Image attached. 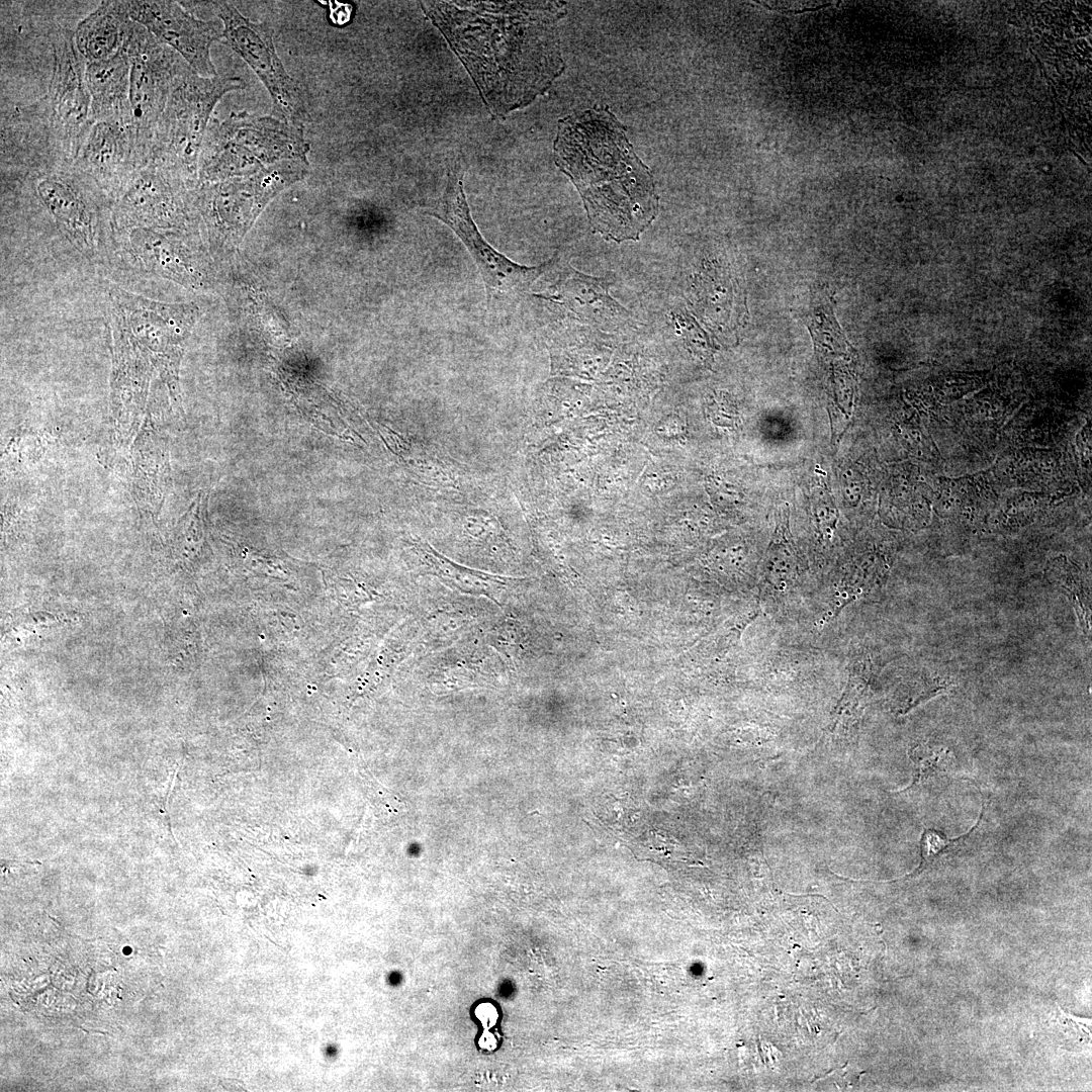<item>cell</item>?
<instances>
[{
  "label": "cell",
  "mask_w": 1092,
  "mask_h": 1092,
  "mask_svg": "<svg viewBox=\"0 0 1092 1092\" xmlns=\"http://www.w3.org/2000/svg\"><path fill=\"white\" fill-rule=\"evenodd\" d=\"M762 4H763V6H764L765 8H767L768 10H781V11H783V10H784V11H786L787 13H794V14L802 13V12H805V11H816V10H819V9H821V8H824V7H827V6H830V5H831L830 3H828V4H824V5H821V6L815 7V8H806V9H803V10H787V9H784V8H774V7H770V6H767V5H765L764 3H762Z\"/></svg>",
  "instance_id": "obj_23"
},
{
  "label": "cell",
  "mask_w": 1092,
  "mask_h": 1092,
  "mask_svg": "<svg viewBox=\"0 0 1092 1092\" xmlns=\"http://www.w3.org/2000/svg\"><path fill=\"white\" fill-rule=\"evenodd\" d=\"M85 79L94 122L132 119L130 62L126 48L106 61L87 62Z\"/></svg>",
  "instance_id": "obj_16"
},
{
  "label": "cell",
  "mask_w": 1092,
  "mask_h": 1092,
  "mask_svg": "<svg viewBox=\"0 0 1092 1092\" xmlns=\"http://www.w3.org/2000/svg\"><path fill=\"white\" fill-rule=\"evenodd\" d=\"M1029 51H1030V53H1031V54H1032V55L1034 56V58H1035V60H1036V64H1037V66L1039 67V71H1040V74H1041L1042 76H1044V78H1046V73H1044V68H1043V66H1042V64H1041V61H1040V59H1039V58L1037 57V55H1036V54H1035V53H1034V52H1033V51H1032L1031 49H1029Z\"/></svg>",
  "instance_id": "obj_24"
},
{
  "label": "cell",
  "mask_w": 1092,
  "mask_h": 1092,
  "mask_svg": "<svg viewBox=\"0 0 1092 1092\" xmlns=\"http://www.w3.org/2000/svg\"><path fill=\"white\" fill-rule=\"evenodd\" d=\"M303 127L246 111L213 118L198 163V184L254 175L282 161L307 158Z\"/></svg>",
  "instance_id": "obj_3"
},
{
  "label": "cell",
  "mask_w": 1092,
  "mask_h": 1092,
  "mask_svg": "<svg viewBox=\"0 0 1092 1092\" xmlns=\"http://www.w3.org/2000/svg\"><path fill=\"white\" fill-rule=\"evenodd\" d=\"M238 77H203L190 67L175 83L157 123L149 162H155L198 185V163L211 114L229 92L245 88Z\"/></svg>",
  "instance_id": "obj_4"
},
{
  "label": "cell",
  "mask_w": 1092,
  "mask_h": 1092,
  "mask_svg": "<svg viewBox=\"0 0 1092 1092\" xmlns=\"http://www.w3.org/2000/svg\"><path fill=\"white\" fill-rule=\"evenodd\" d=\"M74 165L113 203L147 166L139 151L132 119L95 121Z\"/></svg>",
  "instance_id": "obj_13"
},
{
  "label": "cell",
  "mask_w": 1092,
  "mask_h": 1092,
  "mask_svg": "<svg viewBox=\"0 0 1092 1092\" xmlns=\"http://www.w3.org/2000/svg\"><path fill=\"white\" fill-rule=\"evenodd\" d=\"M112 297L118 316L149 353L176 398L181 343L192 311L183 305L162 303L121 289H116Z\"/></svg>",
  "instance_id": "obj_11"
},
{
  "label": "cell",
  "mask_w": 1092,
  "mask_h": 1092,
  "mask_svg": "<svg viewBox=\"0 0 1092 1092\" xmlns=\"http://www.w3.org/2000/svg\"><path fill=\"white\" fill-rule=\"evenodd\" d=\"M178 230L132 229L120 232L135 257L152 272L181 283L194 282L196 277L183 257Z\"/></svg>",
  "instance_id": "obj_18"
},
{
  "label": "cell",
  "mask_w": 1092,
  "mask_h": 1092,
  "mask_svg": "<svg viewBox=\"0 0 1092 1092\" xmlns=\"http://www.w3.org/2000/svg\"><path fill=\"white\" fill-rule=\"evenodd\" d=\"M611 283L607 277L588 276L567 265L549 298L583 321L603 328H615L629 317V311L610 295Z\"/></svg>",
  "instance_id": "obj_15"
},
{
  "label": "cell",
  "mask_w": 1092,
  "mask_h": 1092,
  "mask_svg": "<svg viewBox=\"0 0 1092 1092\" xmlns=\"http://www.w3.org/2000/svg\"><path fill=\"white\" fill-rule=\"evenodd\" d=\"M132 24L124 1H103L77 24L75 44L86 62L106 61L125 48Z\"/></svg>",
  "instance_id": "obj_17"
},
{
  "label": "cell",
  "mask_w": 1092,
  "mask_h": 1092,
  "mask_svg": "<svg viewBox=\"0 0 1092 1092\" xmlns=\"http://www.w3.org/2000/svg\"><path fill=\"white\" fill-rule=\"evenodd\" d=\"M498 117L543 94L563 72L556 1H423Z\"/></svg>",
  "instance_id": "obj_1"
},
{
  "label": "cell",
  "mask_w": 1092,
  "mask_h": 1092,
  "mask_svg": "<svg viewBox=\"0 0 1092 1092\" xmlns=\"http://www.w3.org/2000/svg\"><path fill=\"white\" fill-rule=\"evenodd\" d=\"M125 48L130 62L133 127L141 157L148 165L157 123L175 83L189 66L134 21Z\"/></svg>",
  "instance_id": "obj_6"
},
{
  "label": "cell",
  "mask_w": 1092,
  "mask_h": 1092,
  "mask_svg": "<svg viewBox=\"0 0 1092 1092\" xmlns=\"http://www.w3.org/2000/svg\"><path fill=\"white\" fill-rule=\"evenodd\" d=\"M426 214L447 224L463 243L483 280L487 306L493 301L518 295L551 267L554 258L535 267L520 265L496 251L482 237L474 222L463 187V173L451 168L445 190L422 206Z\"/></svg>",
  "instance_id": "obj_5"
},
{
  "label": "cell",
  "mask_w": 1092,
  "mask_h": 1092,
  "mask_svg": "<svg viewBox=\"0 0 1092 1092\" xmlns=\"http://www.w3.org/2000/svg\"><path fill=\"white\" fill-rule=\"evenodd\" d=\"M692 295L695 310L716 334H735L743 324L745 297L725 269L713 265L704 268L695 278Z\"/></svg>",
  "instance_id": "obj_14"
},
{
  "label": "cell",
  "mask_w": 1092,
  "mask_h": 1092,
  "mask_svg": "<svg viewBox=\"0 0 1092 1092\" xmlns=\"http://www.w3.org/2000/svg\"><path fill=\"white\" fill-rule=\"evenodd\" d=\"M1073 154H1074V155H1075V156H1076V157H1077V158H1078V159H1079V160H1080V161H1081V162H1082L1083 164H1085V165H1086V162H1085V161H1084V160L1082 159V157H1081V156L1077 155V153H1075V152H1073Z\"/></svg>",
  "instance_id": "obj_25"
},
{
  "label": "cell",
  "mask_w": 1092,
  "mask_h": 1092,
  "mask_svg": "<svg viewBox=\"0 0 1092 1092\" xmlns=\"http://www.w3.org/2000/svg\"><path fill=\"white\" fill-rule=\"evenodd\" d=\"M52 75L41 98L51 135L73 162L94 123L85 79L86 61L79 53L74 31L54 28L51 36Z\"/></svg>",
  "instance_id": "obj_7"
},
{
  "label": "cell",
  "mask_w": 1092,
  "mask_h": 1092,
  "mask_svg": "<svg viewBox=\"0 0 1092 1092\" xmlns=\"http://www.w3.org/2000/svg\"><path fill=\"white\" fill-rule=\"evenodd\" d=\"M1052 1027L1055 1035L1065 1046L1074 1049L1090 1043V1020L1075 1018L1059 1008V1013H1056L1052 1019Z\"/></svg>",
  "instance_id": "obj_20"
},
{
  "label": "cell",
  "mask_w": 1092,
  "mask_h": 1092,
  "mask_svg": "<svg viewBox=\"0 0 1092 1092\" xmlns=\"http://www.w3.org/2000/svg\"><path fill=\"white\" fill-rule=\"evenodd\" d=\"M193 189L169 169L149 162L111 205L114 232L180 230L196 213Z\"/></svg>",
  "instance_id": "obj_10"
},
{
  "label": "cell",
  "mask_w": 1092,
  "mask_h": 1092,
  "mask_svg": "<svg viewBox=\"0 0 1092 1092\" xmlns=\"http://www.w3.org/2000/svg\"><path fill=\"white\" fill-rule=\"evenodd\" d=\"M417 548L418 554L423 556L425 563L429 565L438 576L451 582L453 585L458 586L463 592L493 598L496 590L502 588V585L509 579L504 576L491 575L457 565L440 555L427 544L420 542L418 543Z\"/></svg>",
  "instance_id": "obj_19"
},
{
  "label": "cell",
  "mask_w": 1092,
  "mask_h": 1092,
  "mask_svg": "<svg viewBox=\"0 0 1092 1092\" xmlns=\"http://www.w3.org/2000/svg\"><path fill=\"white\" fill-rule=\"evenodd\" d=\"M672 317L676 330L692 348L699 352L708 351L707 336L691 315L679 311L672 313Z\"/></svg>",
  "instance_id": "obj_21"
},
{
  "label": "cell",
  "mask_w": 1092,
  "mask_h": 1092,
  "mask_svg": "<svg viewBox=\"0 0 1092 1092\" xmlns=\"http://www.w3.org/2000/svg\"><path fill=\"white\" fill-rule=\"evenodd\" d=\"M222 22L223 43L237 53L267 89L274 116L302 125L306 109L302 93L278 58L273 31L267 23L246 18L228 1L211 2Z\"/></svg>",
  "instance_id": "obj_9"
},
{
  "label": "cell",
  "mask_w": 1092,
  "mask_h": 1092,
  "mask_svg": "<svg viewBox=\"0 0 1092 1092\" xmlns=\"http://www.w3.org/2000/svg\"><path fill=\"white\" fill-rule=\"evenodd\" d=\"M307 158L282 161L249 178L201 183L193 190L195 210L212 234L247 226L266 202L307 172Z\"/></svg>",
  "instance_id": "obj_8"
},
{
  "label": "cell",
  "mask_w": 1092,
  "mask_h": 1092,
  "mask_svg": "<svg viewBox=\"0 0 1092 1092\" xmlns=\"http://www.w3.org/2000/svg\"><path fill=\"white\" fill-rule=\"evenodd\" d=\"M952 840L935 830L928 829L921 839V854L925 861L931 860L935 855L951 844Z\"/></svg>",
  "instance_id": "obj_22"
},
{
  "label": "cell",
  "mask_w": 1092,
  "mask_h": 1092,
  "mask_svg": "<svg viewBox=\"0 0 1092 1092\" xmlns=\"http://www.w3.org/2000/svg\"><path fill=\"white\" fill-rule=\"evenodd\" d=\"M554 160L579 192L593 228L615 242L638 240L658 213L653 176L607 109L558 123Z\"/></svg>",
  "instance_id": "obj_2"
},
{
  "label": "cell",
  "mask_w": 1092,
  "mask_h": 1092,
  "mask_svg": "<svg viewBox=\"0 0 1092 1092\" xmlns=\"http://www.w3.org/2000/svg\"><path fill=\"white\" fill-rule=\"evenodd\" d=\"M124 6L131 20L175 51L198 75H218L210 57L211 46L222 38L215 21L197 18L176 1L130 0Z\"/></svg>",
  "instance_id": "obj_12"
}]
</instances>
